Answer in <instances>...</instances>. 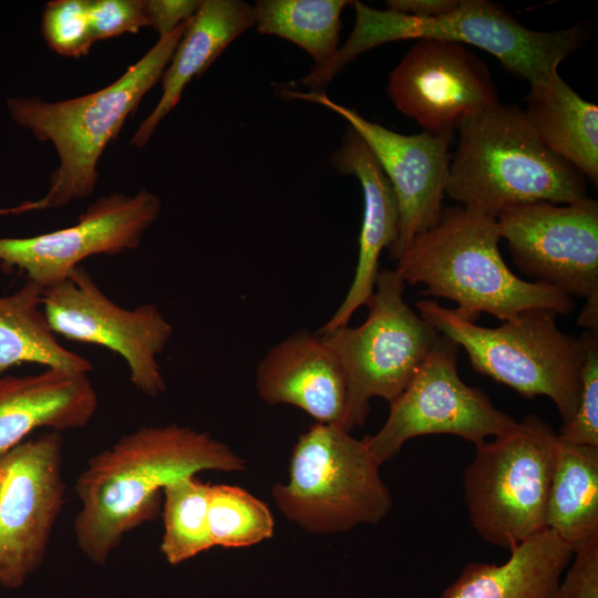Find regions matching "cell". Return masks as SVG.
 Wrapping results in <instances>:
<instances>
[{"label": "cell", "instance_id": "cell-35", "mask_svg": "<svg viewBox=\"0 0 598 598\" xmlns=\"http://www.w3.org/2000/svg\"><path fill=\"white\" fill-rule=\"evenodd\" d=\"M24 212H30L28 202H24L23 204L12 207V208H4L0 209V215H7V214H21Z\"/></svg>", "mask_w": 598, "mask_h": 598}, {"label": "cell", "instance_id": "cell-24", "mask_svg": "<svg viewBox=\"0 0 598 598\" xmlns=\"http://www.w3.org/2000/svg\"><path fill=\"white\" fill-rule=\"evenodd\" d=\"M42 291L27 280L16 292L0 297V374L23 363L89 373L91 362L64 348L50 328Z\"/></svg>", "mask_w": 598, "mask_h": 598}, {"label": "cell", "instance_id": "cell-32", "mask_svg": "<svg viewBox=\"0 0 598 598\" xmlns=\"http://www.w3.org/2000/svg\"><path fill=\"white\" fill-rule=\"evenodd\" d=\"M200 3V0H144L147 25L163 38L190 20Z\"/></svg>", "mask_w": 598, "mask_h": 598}, {"label": "cell", "instance_id": "cell-12", "mask_svg": "<svg viewBox=\"0 0 598 598\" xmlns=\"http://www.w3.org/2000/svg\"><path fill=\"white\" fill-rule=\"evenodd\" d=\"M63 439L49 431L0 458V586L17 589L41 567L65 499Z\"/></svg>", "mask_w": 598, "mask_h": 598}, {"label": "cell", "instance_id": "cell-21", "mask_svg": "<svg viewBox=\"0 0 598 598\" xmlns=\"http://www.w3.org/2000/svg\"><path fill=\"white\" fill-rule=\"evenodd\" d=\"M574 555L546 528L509 549L503 564L471 563L441 598H554Z\"/></svg>", "mask_w": 598, "mask_h": 598}, {"label": "cell", "instance_id": "cell-11", "mask_svg": "<svg viewBox=\"0 0 598 598\" xmlns=\"http://www.w3.org/2000/svg\"><path fill=\"white\" fill-rule=\"evenodd\" d=\"M42 309L54 334L104 347L125 361L131 383L156 398L165 389L158 357L173 326L153 303L126 309L112 301L83 266L42 291Z\"/></svg>", "mask_w": 598, "mask_h": 598}, {"label": "cell", "instance_id": "cell-28", "mask_svg": "<svg viewBox=\"0 0 598 598\" xmlns=\"http://www.w3.org/2000/svg\"><path fill=\"white\" fill-rule=\"evenodd\" d=\"M41 29L50 49L68 58L86 55L95 42L87 0H55L47 3Z\"/></svg>", "mask_w": 598, "mask_h": 598}, {"label": "cell", "instance_id": "cell-4", "mask_svg": "<svg viewBox=\"0 0 598 598\" xmlns=\"http://www.w3.org/2000/svg\"><path fill=\"white\" fill-rule=\"evenodd\" d=\"M188 22L156 44L113 83L96 92L59 102L38 96L7 100L12 121L39 141L51 142L59 166L35 210L61 208L90 196L97 183L99 161L127 116L162 78Z\"/></svg>", "mask_w": 598, "mask_h": 598}, {"label": "cell", "instance_id": "cell-6", "mask_svg": "<svg viewBox=\"0 0 598 598\" xmlns=\"http://www.w3.org/2000/svg\"><path fill=\"white\" fill-rule=\"evenodd\" d=\"M352 4L354 29L344 47L321 70L328 81L357 55L378 45L398 40L436 39L482 49L511 74L529 84L543 83L558 73V65L585 40L578 25L554 31L528 29L487 0H461L453 11L435 18L375 10L359 1Z\"/></svg>", "mask_w": 598, "mask_h": 598}, {"label": "cell", "instance_id": "cell-30", "mask_svg": "<svg viewBox=\"0 0 598 598\" xmlns=\"http://www.w3.org/2000/svg\"><path fill=\"white\" fill-rule=\"evenodd\" d=\"M94 41L137 33L147 25L144 0H87Z\"/></svg>", "mask_w": 598, "mask_h": 598}, {"label": "cell", "instance_id": "cell-34", "mask_svg": "<svg viewBox=\"0 0 598 598\" xmlns=\"http://www.w3.org/2000/svg\"><path fill=\"white\" fill-rule=\"evenodd\" d=\"M577 324L588 331L598 332V295L586 299V303L577 319Z\"/></svg>", "mask_w": 598, "mask_h": 598}, {"label": "cell", "instance_id": "cell-18", "mask_svg": "<svg viewBox=\"0 0 598 598\" xmlns=\"http://www.w3.org/2000/svg\"><path fill=\"white\" fill-rule=\"evenodd\" d=\"M331 164L338 173L358 178L363 194V217L351 286L320 333L349 324L353 313L367 306L380 272V256L383 249L394 245L399 233V208L391 183L372 151L352 127L349 126L331 156Z\"/></svg>", "mask_w": 598, "mask_h": 598}, {"label": "cell", "instance_id": "cell-8", "mask_svg": "<svg viewBox=\"0 0 598 598\" xmlns=\"http://www.w3.org/2000/svg\"><path fill=\"white\" fill-rule=\"evenodd\" d=\"M558 436L536 414L476 445L463 477L472 526L508 550L545 530Z\"/></svg>", "mask_w": 598, "mask_h": 598}, {"label": "cell", "instance_id": "cell-33", "mask_svg": "<svg viewBox=\"0 0 598 598\" xmlns=\"http://www.w3.org/2000/svg\"><path fill=\"white\" fill-rule=\"evenodd\" d=\"M460 0H389L388 10L414 18H435L453 11Z\"/></svg>", "mask_w": 598, "mask_h": 598}, {"label": "cell", "instance_id": "cell-9", "mask_svg": "<svg viewBox=\"0 0 598 598\" xmlns=\"http://www.w3.org/2000/svg\"><path fill=\"white\" fill-rule=\"evenodd\" d=\"M404 285L395 270H380L365 321L320 333L346 377L350 432L364 424L371 399L392 403L404 391L440 336L404 301Z\"/></svg>", "mask_w": 598, "mask_h": 598}, {"label": "cell", "instance_id": "cell-27", "mask_svg": "<svg viewBox=\"0 0 598 598\" xmlns=\"http://www.w3.org/2000/svg\"><path fill=\"white\" fill-rule=\"evenodd\" d=\"M208 524L212 542L224 548L256 545L274 536L268 506L248 491L228 484L209 486Z\"/></svg>", "mask_w": 598, "mask_h": 598}, {"label": "cell", "instance_id": "cell-5", "mask_svg": "<svg viewBox=\"0 0 598 598\" xmlns=\"http://www.w3.org/2000/svg\"><path fill=\"white\" fill-rule=\"evenodd\" d=\"M415 306L431 327L465 350L474 371L525 398H549L563 423L573 417L585 349L580 338L558 328L556 312L528 309L496 328H486L433 299H421Z\"/></svg>", "mask_w": 598, "mask_h": 598}, {"label": "cell", "instance_id": "cell-10", "mask_svg": "<svg viewBox=\"0 0 598 598\" xmlns=\"http://www.w3.org/2000/svg\"><path fill=\"white\" fill-rule=\"evenodd\" d=\"M458 348L440 334L408 386L390 403L383 426L364 437L379 466L413 437L451 434L476 446L516 425L482 390L462 381L457 372Z\"/></svg>", "mask_w": 598, "mask_h": 598}, {"label": "cell", "instance_id": "cell-29", "mask_svg": "<svg viewBox=\"0 0 598 598\" xmlns=\"http://www.w3.org/2000/svg\"><path fill=\"white\" fill-rule=\"evenodd\" d=\"M580 340L585 360L577 408L557 435L568 443L598 446V332L585 330Z\"/></svg>", "mask_w": 598, "mask_h": 598}, {"label": "cell", "instance_id": "cell-1", "mask_svg": "<svg viewBox=\"0 0 598 598\" xmlns=\"http://www.w3.org/2000/svg\"><path fill=\"white\" fill-rule=\"evenodd\" d=\"M246 468L244 457L207 432L176 423L142 426L91 456L78 475L74 540L90 561L104 565L128 533L156 518L169 482Z\"/></svg>", "mask_w": 598, "mask_h": 598}, {"label": "cell", "instance_id": "cell-25", "mask_svg": "<svg viewBox=\"0 0 598 598\" xmlns=\"http://www.w3.org/2000/svg\"><path fill=\"white\" fill-rule=\"evenodd\" d=\"M346 0H259L252 6L256 29L293 42L315 61L328 65L338 52L340 16Z\"/></svg>", "mask_w": 598, "mask_h": 598}, {"label": "cell", "instance_id": "cell-26", "mask_svg": "<svg viewBox=\"0 0 598 598\" xmlns=\"http://www.w3.org/2000/svg\"><path fill=\"white\" fill-rule=\"evenodd\" d=\"M210 484L195 475L169 482L162 491L161 553L177 566L214 547L208 524Z\"/></svg>", "mask_w": 598, "mask_h": 598}, {"label": "cell", "instance_id": "cell-13", "mask_svg": "<svg viewBox=\"0 0 598 598\" xmlns=\"http://www.w3.org/2000/svg\"><path fill=\"white\" fill-rule=\"evenodd\" d=\"M496 221L516 267L573 297L598 295V203L546 202L511 207Z\"/></svg>", "mask_w": 598, "mask_h": 598}, {"label": "cell", "instance_id": "cell-2", "mask_svg": "<svg viewBox=\"0 0 598 598\" xmlns=\"http://www.w3.org/2000/svg\"><path fill=\"white\" fill-rule=\"evenodd\" d=\"M499 240L496 218L461 205L446 207L434 227L411 241L394 270L404 283L422 285L423 296L454 301L474 321L482 312L502 322L528 309L571 313L570 296L514 274Z\"/></svg>", "mask_w": 598, "mask_h": 598}, {"label": "cell", "instance_id": "cell-3", "mask_svg": "<svg viewBox=\"0 0 598 598\" xmlns=\"http://www.w3.org/2000/svg\"><path fill=\"white\" fill-rule=\"evenodd\" d=\"M445 193L493 218L518 205L588 197L585 176L542 143L522 109L501 103L460 128Z\"/></svg>", "mask_w": 598, "mask_h": 598}, {"label": "cell", "instance_id": "cell-23", "mask_svg": "<svg viewBox=\"0 0 598 598\" xmlns=\"http://www.w3.org/2000/svg\"><path fill=\"white\" fill-rule=\"evenodd\" d=\"M546 527L574 551L598 538V446L573 444L558 437Z\"/></svg>", "mask_w": 598, "mask_h": 598}, {"label": "cell", "instance_id": "cell-14", "mask_svg": "<svg viewBox=\"0 0 598 598\" xmlns=\"http://www.w3.org/2000/svg\"><path fill=\"white\" fill-rule=\"evenodd\" d=\"M393 105L424 132L454 134L464 124L499 104L487 65L466 45L420 39L390 72Z\"/></svg>", "mask_w": 598, "mask_h": 598}, {"label": "cell", "instance_id": "cell-19", "mask_svg": "<svg viewBox=\"0 0 598 598\" xmlns=\"http://www.w3.org/2000/svg\"><path fill=\"white\" fill-rule=\"evenodd\" d=\"M97 410V393L84 372L45 368L37 374H0V458L38 429H82Z\"/></svg>", "mask_w": 598, "mask_h": 598}, {"label": "cell", "instance_id": "cell-15", "mask_svg": "<svg viewBox=\"0 0 598 598\" xmlns=\"http://www.w3.org/2000/svg\"><path fill=\"white\" fill-rule=\"evenodd\" d=\"M161 200L142 189L96 199L76 224L23 238H0V267L17 269L43 289L65 279L91 256L118 255L140 246L158 218Z\"/></svg>", "mask_w": 598, "mask_h": 598}, {"label": "cell", "instance_id": "cell-7", "mask_svg": "<svg viewBox=\"0 0 598 598\" xmlns=\"http://www.w3.org/2000/svg\"><path fill=\"white\" fill-rule=\"evenodd\" d=\"M365 439L338 424L316 422L299 435L289 478L271 488L280 512L303 530L331 535L380 523L392 496Z\"/></svg>", "mask_w": 598, "mask_h": 598}, {"label": "cell", "instance_id": "cell-16", "mask_svg": "<svg viewBox=\"0 0 598 598\" xmlns=\"http://www.w3.org/2000/svg\"><path fill=\"white\" fill-rule=\"evenodd\" d=\"M292 99L320 104L343 117L374 154L396 197L399 233L389 249L396 260L411 241L434 227L443 212L452 134L427 132L405 135L391 131L320 92H281Z\"/></svg>", "mask_w": 598, "mask_h": 598}, {"label": "cell", "instance_id": "cell-22", "mask_svg": "<svg viewBox=\"0 0 598 598\" xmlns=\"http://www.w3.org/2000/svg\"><path fill=\"white\" fill-rule=\"evenodd\" d=\"M542 143L598 183V106L576 93L556 73L543 83L529 84L524 111Z\"/></svg>", "mask_w": 598, "mask_h": 598}, {"label": "cell", "instance_id": "cell-20", "mask_svg": "<svg viewBox=\"0 0 598 598\" xmlns=\"http://www.w3.org/2000/svg\"><path fill=\"white\" fill-rule=\"evenodd\" d=\"M255 24L252 6L241 0H202L162 74V95L131 144L143 147L178 104L186 85L200 76L223 51Z\"/></svg>", "mask_w": 598, "mask_h": 598}, {"label": "cell", "instance_id": "cell-17", "mask_svg": "<svg viewBox=\"0 0 598 598\" xmlns=\"http://www.w3.org/2000/svg\"><path fill=\"white\" fill-rule=\"evenodd\" d=\"M255 385L269 405H292L316 422L344 424L346 377L321 334L299 331L274 344L257 365Z\"/></svg>", "mask_w": 598, "mask_h": 598}, {"label": "cell", "instance_id": "cell-31", "mask_svg": "<svg viewBox=\"0 0 598 598\" xmlns=\"http://www.w3.org/2000/svg\"><path fill=\"white\" fill-rule=\"evenodd\" d=\"M564 574L554 598H598V538L574 551Z\"/></svg>", "mask_w": 598, "mask_h": 598}]
</instances>
